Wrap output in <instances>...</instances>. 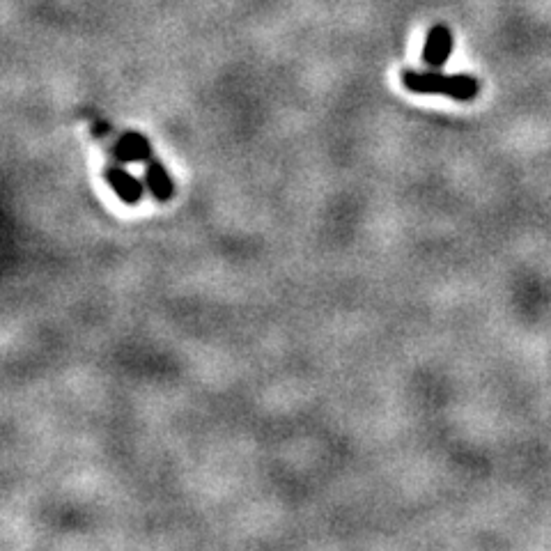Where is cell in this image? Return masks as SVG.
<instances>
[{
	"label": "cell",
	"instance_id": "3",
	"mask_svg": "<svg viewBox=\"0 0 551 551\" xmlns=\"http://www.w3.org/2000/svg\"><path fill=\"white\" fill-rule=\"evenodd\" d=\"M106 182L111 189L118 193V198L127 205H138L143 198V184L136 180L134 175H129L124 168H108L106 170Z\"/></svg>",
	"mask_w": 551,
	"mask_h": 551
},
{
	"label": "cell",
	"instance_id": "4",
	"mask_svg": "<svg viewBox=\"0 0 551 551\" xmlns=\"http://www.w3.org/2000/svg\"><path fill=\"white\" fill-rule=\"evenodd\" d=\"M113 154L122 164H136V161H150L152 147L145 136L131 131V134H124L120 141L115 143Z\"/></svg>",
	"mask_w": 551,
	"mask_h": 551
},
{
	"label": "cell",
	"instance_id": "1",
	"mask_svg": "<svg viewBox=\"0 0 551 551\" xmlns=\"http://www.w3.org/2000/svg\"><path fill=\"white\" fill-rule=\"evenodd\" d=\"M402 85L409 92H416V95H441L450 97L455 102H473L478 97L480 85L476 79H471L467 74H439L437 69L432 72H416V69H407L402 74Z\"/></svg>",
	"mask_w": 551,
	"mask_h": 551
},
{
	"label": "cell",
	"instance_id": "5",
	"mask_svg": "<svg viewBox=\"0 0 551 551\" xmlns=\"http://www.w3.org/2000/svg\"><path fill=\"white\" fill-rule=\"evenodd\" d=\"M145 182H147V189H150V193L159 200V203H166V200L173 198L175 184H173V180H170L168 170L161 166L159 161H154V159L147 161Z\"/></svg>",
	"mask_w": 551,
	"mask_h": 551
},
{
	"label": "cell",
	"instance_id": "2",
	"mask_svg": "<svg viewBox=\"0 0 551 551\" xmlns=\"http://www.w3.org/2000/svg\"><path fill=\"white\" fill-rule=\"evenodd\" d=\"M450 51H453V33H450V28L434 26L423 46V62L432 69L444 67L450 58Z\"/></svg>",
	"mask_w": 551,
	"mask_h": 551
}]
</instances>
